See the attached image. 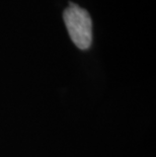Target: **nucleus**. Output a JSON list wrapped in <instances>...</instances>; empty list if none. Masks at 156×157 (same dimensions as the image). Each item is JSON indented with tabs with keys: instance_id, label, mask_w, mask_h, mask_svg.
I'll use <instances>...</instances> for the list:
<instances>
[{
	"instance_id": "1",
	"label": "nucleus",
	"mask_w": 156,
	"mask_h": 157,
	"mask_svg": "<svg viewBox=\"0 0 156 157\" xmlns=\"http://www.w3.org/2000/svg\"><path fill=\"white\" fill-rule=\"evenodd\" d=\"M70 39L80 50H87L92 43V21L87 10L73 2L63 12Z\"/></svg>"
}]
</instances>
